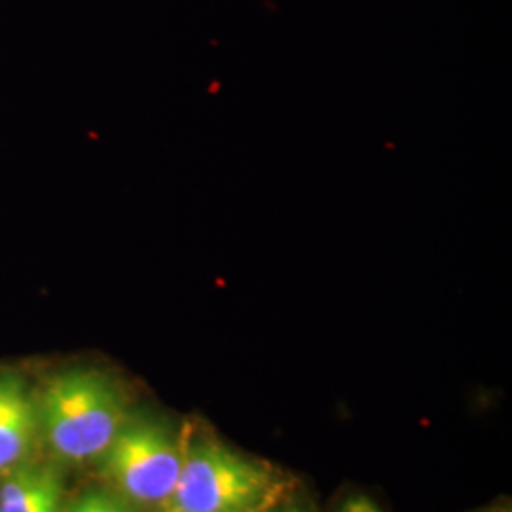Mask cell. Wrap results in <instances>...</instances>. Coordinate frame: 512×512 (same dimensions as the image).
Masks as SVG:
<instances>
[{"mask_svg":"<svg viewBox=\"0 0 512 512\" xmlns=\"http://www.w3.org/2000/svg\"><path fill=\"white\" fill-rule=\"evenodd\" d=\"M120 385L97 368H69L52 376L37 397L38 429L65 461L101 458L128 421Z\"/></svg>","mask_w":512,"mask_h":512,"instance_id":"1","label":"cell"},{"mask_svg":"<svg viewBox=\"0 0 512 512\" xmlns=\"http://www.w3.org/2000/svg\"><path fill=\"white\" fill-rule=\"evenodd\" d=\"M279 469L243 456L217 439L184 448L183 469L162 512H270L291 492Z\"/></svg>","mask_w":512,"mask_h":512,"instance_id":"2","label":"cell"},{"mask_svg":"<svg viewBox=\"0 0 512 512\" xmlns=\"http://www.w3.org/2000/svg\"><path fill=\"white\" fill-rule=\"evenodd\" d=\"M186 442L156 420L124 423L103 458L110 482L139 505H164L183 469Z\"/></svg>","mask_w":512,"mask_h":512,"instance_id":"3","label":"cell"},{"mask_svg":"<svg viewBox=\"0 0 512 512\" xmlns=\"http://www.w3.org/2000/svg\"><path fill=\"white\" fill-rule=\"evenodd\" d=\"M37 433V397L21 374L0 372V471L27 461Z\"/></svg>","mask_w":512,"mask_h":512,"instance_id":"4","label":"cell"},{"mask_svg":"<svg viewBox=\"0 0 512 512\" xmlns=\"http://www.w3.org/2000/svg\"><path fill=\"white\" fill-rule=\"evenodd\" d=\"M63 480L54 465L23 461L0 486V512H61Z\"/></svg>","mask_w":512,"mask_h":512,"instance_id":"5","label":"cell"},{"mask_svg":"<svg viewBox=\"0 0 512 512\" xmlns=\"http://www.w3.org/2000/svg\"><path fill=\"white\" fill-rule=\"evenodd\" d=\"M67 512H129L128 507L107 492H88L82 495Z\"/></svg>","mask_w":512,"mask_h":512,"instance_id":"6","label":"cell"},{"mask_svg":"<svg viewBox=\"0 0 512 512\" xmlns=\"http://www.w3.org/2000/svg\"><path fill=\"white\" fill-rule=\"evenodd\" d=\"M340 512H382L378 507H376V503H372L368 497H363V495H359V497H351L349 501L344 503V507L340 509Z\"/></svg>","mask_w":512,"mask_h":512,"instance_id":"7","label":"cell"},{"mask_svg":"<svg viewBox=\"0 0 512 512\" xmlns=\"http://www.w3.org/2000/svg\"><path fill=\"white\" fill-rule=\"evenodd\" d=\"M270 512H304L300 511V509H293V507H287V509H274V511Z\"/></svg>","mask_w":512,"mask_h":512,"instance_id":"8","label":"cell"}]
</instances>
